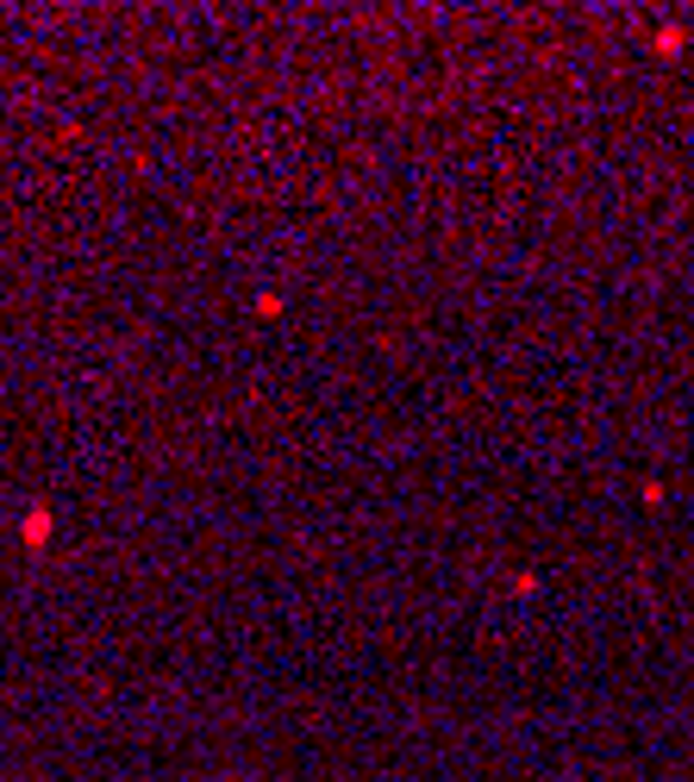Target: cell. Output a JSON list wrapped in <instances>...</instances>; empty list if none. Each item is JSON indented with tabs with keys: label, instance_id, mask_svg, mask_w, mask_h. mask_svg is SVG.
<instances>
[{
	"label": "cell",
	"instance_id": "obj_1",
	"mask_svg": "<svg viewBox=\"0 0 694 782\" xmlns=\"http://www.w3.org/2000/svg\"><path fill=\"white\" fill-rule=\"evenodd\" d=\"M51 532H57V520H51V508H25V520H20V539H25V551H44L51 545Z\"/></svg>",
	"mask_w": 694,
	"mask_h": 782
}]
</instances>
